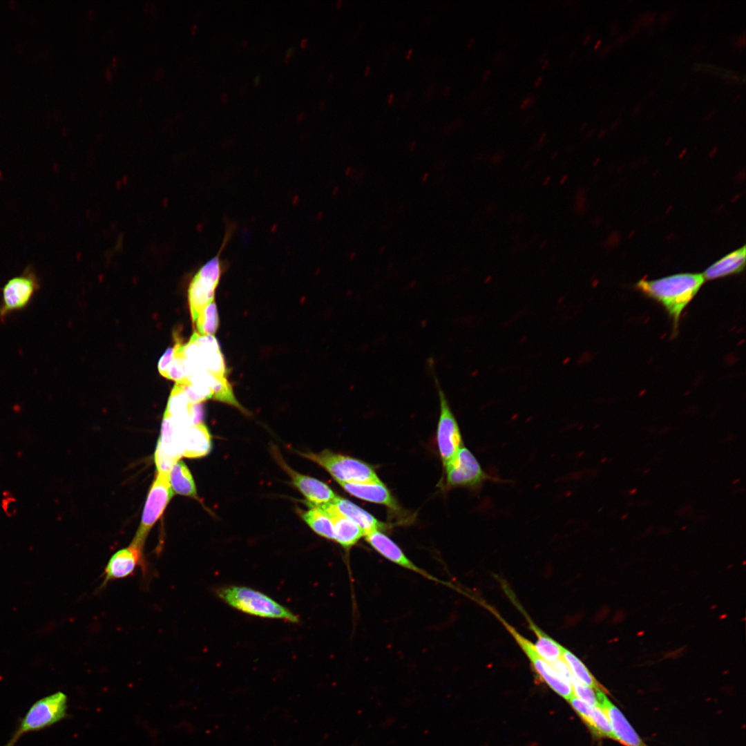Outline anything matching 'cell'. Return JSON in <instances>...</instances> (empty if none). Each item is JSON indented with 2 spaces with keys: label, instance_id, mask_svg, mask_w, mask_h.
Returning <instances> with one entry per match:
<instances>
[{
  "label": "cell",
  "instance_id": "obj_1",
  "mask_svg": "<svg viewBox=\"0 0 746 746\" xmlns=\"http://www.w3.org/2000/svg\"><path fill=\"white\" fill-rule=\"evenodd\" d=\"M702 274L681 273L655 280L642 279L636 288L661 304L673 322L677 332L682 311L696 295L705 282Z\"/></svg>",
  "mask_w": 746,
  "mask_h": 746
},
{
  "label": "cell",
  "instance_id": "obj_2",
  "mask_svg": "<svg viewBox=\"0 0 746 746\" xmlns=\"http://www.w3.org/2000/svg\"><path fill=\"white\" fill-rule=\"evenodd\" d=\"M175 345L183 363L184 384L200 376L226 377L224 358L213 335H201L195 332L186 344L177 341Z\"/></svg>",
  "mask_w": 746,
  "mask_h": 746
},
{
  "label": "cell",
  "instance_id": "obj_3",
  "mask_svg": "<svg viewBox=\"0 0 746 746\" xmlns=\"http://www.w3.org/2000/svg\"><path fill=\"white\" fill-rule=\"evenodd\" d=\"M216 595L231 607L242 613L268 619L298 623L299 617L266 594L244 586L217 588Z\"/></svg>",
  "mask_w": 746,
  "mask_h": 746
},
{
  "label": "cell",
  "instance_id": "obj_4",
  "mask_svg": "<svg viewBox=\"0 0 746 746\" xmlns=\"http://www.w3.org/2000/svg\"><path fill=\"white\" fill-rule=\"evenodd\" d=\"M232 227L227 229L222 245L217 254L207 261L193 276L188 287V301L193 323L202 311L212 301L225 267L221 255L229 242Z\"/></svg>",
  "mask_w": 746,
  "mask_h": 746
},
{
  "label": "cell",
  "instance_id": "obj_5",
  "mask_svg": "<svg viewBox=\"0 0 746 746\" xmlns=\"http://www.w3.org/2000/svg\"><path fill=\"white\" fill-rule=\"evenodd\" d=\"M300 456L317 463L338 483H381L374 470L367 463L329 450L320 452H301Z\"/></svg>",
  "mask_w": 746,
  "mask_h": 746
},
{
  "label": "cell",
  "instance_id": "obj_6",
  "mask_svg": "<svg viewBox=\"0 0 746 746\" xmlns=\"http://www.w3.org/2000/svg\"><path fill=\"white\" fill-rule=\"evenodd\" d=\"M67 696L57 691L37 700L21 720L17 728L3 746H15L26 733L47 728L66 718Z\"/></svg>",
  "mask_w": 746,
  "mask_h": 746
},
{
  "label": "cell",
  "instance_id": "obj_7",
  "mask_svg": "<svg viewBox=\"0 0 746 746\" xmlns=\"http://www.w3.org/2000/svg\"><path fill=\"white\" fill-rule=\"evenodd\" d=\"M173 495L169 472H157L149 492L139 528L130 544L131 546L143 553L149 533L162 516Z\"/></svg>",
  "mask_w": 746,
  "mask_h": 746
},
{
  "label": "cell",
  "instance_id": "obj_8",
  "mask_svg": "<svg viewBox=\"0 0 746 746\" xmlns=\"http://www.w3.org/2000/svg\"><path fill=\"white\" fill-rule=\"evenodd\" d=\"M39 288V278L30 265L10 278L1 289L0 321L4 323L11 314L26 309Z\"/></svg>",
  "mask_w": 746,
  "mask_h": 746
},
{
  "label": "cell",
  "instance_id": "obj_9",
  "mask_svg": "<svg viewBox=\"0 0 746 746\" xmlns=\"http://www.w3.org/2000/svg\"><path fill=\"white\" fill-rule=\"evenodd\" d=\"M432 376L437 389L440 414L437 431L439 454L445 466L463 446L459 425L453 415L436 374Z\"/></svg>",
  "mask_w": 746,
  "mask_h": 746
},
{
  "label": "cell",
  "instance_id": "obj_10",
  "mask_svg": "<svg viewBox=\"0 0 746 746\" xmlns=\"http://www.w3.org/2000/svg\"><path fill=\"white\" fill-rule=\"evenodd\" d=\"M444 466L448 486L476 488L491 479L472 452L463 446Z\"/></svg>",
  "mask_w": 746,
  "mask_h": 746
},
{
  "label": "cell",
  "instance_id": "obj_11",
  "mask_svg": "<svg viewBox=\"0 0 746 746\" xmlns=\"http://www.w3.org/2000/svg\"><path fill=\"white\" fill-rule=\"evenodd\" d=\"M184 428L173 418L164 415L155 452L157 472H170L172 466L182 456V432Z\"/></svg>",
  "mask_w": 746,
  "mask_h": 746
},
{
  "label": "cell",
  "instance_id": "obj_12",
  "mask_svg": "<svg viewBox=\"0 0 746 746\" xmlns=\"http://www.w3.org/2000/svg\"><path fill=\"white\" fill-rule=\"evenodd\" d=\"M488 609L502 623L507 631L514 638L530 662L531 666L539 677L555 692L560 693L566 687L564 678L544 660L537 652L534 644L520 634L513 627L509 624L493 608L486 605Z\"/></svg>",
  "mask_w": 746,
  "mask_h": 746
},
{
  "label": "cell",
  "instance_id": "obj_13",
  "mask_svg": "<svg viewBox=\"0 0 746 746\" xmlns=\"http://www.w3.org/2000/svg\"><path fill=\"white\" fill-rule=\"evenodd\" d=\"M274 455L278 464L291 478L293 485L306 498L309 506L331 504L336 499L338 496L326 484L295 471L286 463L276 450L274 452Z\"/></svg>",
  "mask_w": 746,
  "mask_h": 746
},
{
  "label": "cell",
  "instance_id": "obj_14",
  "mask_svg": "<svg viewBox=\"0 0 746 746\" xmlns=\"http://www.w3.org/2000/svg\"><path fill=\"white\" fill-rule=\"evenodd\" d=\"M597 706L609 721L613 739L625 746H646L620 709L606 696L604 691H596Z\"/></svg>",
  "mask_w": 746,
  "mask_h": 746
},
{
  "label": "cell",
  "instance_id": "obj_15",
  "mask_svg": "<svg viewBox=\"0 0 746 746\" xmlns=\"http://www.w3.org/2000/svg\"><path fill=\"white\" fill-rule=\"evenodd\" d=\"M364 537H365L366 542L377 553L389 561L408 570L415 572L430 580L448 585V584L438 580L427 573L425 570L417 566L404 554L400 547L394 541L380 530L369 533Z\"/></svg>",
  "mask_w": 746,
  "mask_h": 746
},
{
  "label": "cell",
  "instance_id": "obj_16",
  "mask_svg": "<svg viewBox=\"0 0 746 746\" xmlns=\"http://www.w3.org/2000/svg\"><path fill=\"white\" fill-rule=\"evenodd\" d=\"M164 415L173 418L183 427H189L200 422L202 408L201 403H193L183 385L176 383L171 392Z\"/></svg>",
  "mask_w": 746,
  "mask_h": 746
},
{
  "label": "cell",
  "instance_id": "obj_17",
  "mask_svg": "<svg viewBox=\"0 0 746 746\" xmlns=\"http://www.w3.org/2000/svg\"><path fill=\"white\" fill-rule=\"evenodd\" d=\"M138 566L144 568L143 553L131 545L117 551L111 557L105 567L104 578L100 587L104 588L110 581L133 575Z\"/></svg>",
  "mask_w": 746,
  "mask_h": 746
},
{
  "label": "cell",
  "instance_id": "obj_18",
  "mask_svg": "<svg viewBox=\"0 0 746 746\" xmlns=\"http://www.w3.org/2000/svg\"><path fill=\"white\" fill-rule=\"evenodd\" d=\"M318 507L323 510L332 519L334 541L344 548L348 550L365 536L364 531L350 519L339 513L332 503Z\"/></svg>",
  "mask_w": 746,
  "mask_h": 746
},
{
  "label": "cell",
  "instance_id": "obj_19",
  "mask_svg": "<svg viewBox=\"0 0 746 746\" xmlns=\"http://www.w3.org/2000/svg\"><path fill=\"white\" fill-rule=\"evenodd\" d=\"M182 456L200 458L206 456L211 449V434L207 427L199 422L186 427L182 432Z\"/></svg>",
  "mask_w": 746,
  "mask_h": 746
},
{
  "label": "cell",
  "instance_id": "obj_20",
  "mask_svg": "<svg viewBox=\"0 0 746 746\" xmlns=\"http://www.w3.org/2000/svg\"><path fill=\"white\" fill-rule=\"evenodd\" d=\"M348 493L363 500L397 509V504L385 485L381 483H338Z\"/></svg>",
  "mask_w": 746,
  "mask_h": 746
},
{
  "label": "cell",
  "instance_id": "obj_21",
  "mask_svg": "<svg viewBox=\"0 0 746 746\" xmlns=\"http://www.w3.org/2000/svg\"><path fill=\"white\" fill-rule=\"evenodd\" d=\"M332 504L339 513L359 526L364 531L365 535L386 527L385 524L347 499L338 496Z\"/></svg>",
  "mask_w": 746,
  "mask_h": 746
},
{
  "label": "cell",
  "instance_id": "obj_22",
  "mask_svg": "<svg viewBox=\"0 0 746 746\" xmlns=\"http://www.w3.org/2000/svg\"><path fill=\"white\" fill-rule=\"evenodd\" d=\"M746 249L743 245L723 256L702 273L705 280H714L738 274L745 266Z\"/></svg>",
  "mask_w": 746,
  "mask_h": 746
},
{
  "label": "cell",
  "instance_id": "obj_23",
  "mask_svg": "<svg viewBox=\"0 0 746 746\" xmlns=\"http://www.w3.org/2000/svg\"><path fill=\"white\" fill-rule=\"evenodd\" d=\"M169 483L175 493L198 499L193 478L182 461L178 460L172 466L169 472Z\"/></svg>",
  "mask_w": 746,
  "mask_h": 746
},
{
  "label": "cell",
  "instance_id": "obj_24",
  "mask_svg": "<svg viewBox=\"0 0 746 746\" xmlns=\"http://www.w3.org/2000/svg\"><path fill=\"white\" fill-rule=\"evenodd\" d=\"M303 521L318 535L334 541V533L332 519L325 512L318 506H310L300 513Z\"/></svg>",
  "mask_w": 746,
  "mask_h": 746
},
{
  "label": "cell",
  "instance_id": "obj_25",
  "mask_svg": "<svg viewBox=\"0 0 746 746\" xmlns=\"http://www.w3.org/2000/svg\"><path fill=\"white\" fill-rule=\"evenodd\" d=\"M562 658L577 680L596 691L604 690L603 687L596 680L584 664L571 651L564 647L562 648Z\"/></svg>",
  "mask_w": 746,
  "mask_h": 746
},
{
  "label": "cell",
  "instance_id": "obj_26",
  "mask_svg": "<svg viewBox=\"0 0 746 746\" xmlns=\"http://www.w3.org/2000/svg\"><path fill=\"white\" fill-rule=\"evenodd\" d=\"M194 324L198 334L214 336L219 325V317L215 300L211 302L202 311Z\"/></svg>",
  "mask_w": 746,
  "mask_h": 746
},
{
  "label": "cell",
  "instance_id": "obj_27",
  "mask_svg": "<svg viewBox=\"0 0 746 746\" xmlns=\"http://www.w3.org/2000/svg\"><path fill=\"white\" fill-rule=\"evenodd\" d=\"M584 722L597 736L613 739L608 718L599 706L592 707L590 715Z\"/></svg>",
  "mask_w": 746,
  "mask_h": 746
},
{
  "label": "cell",
  "instance_id": "obj_28",
  "mask_svg": "<svg viewBox=\"0 0 746 746\" xmlns=\"http://www.w3.org/2000/svg\"><path fill=\"white\" fill-rule=\"evenodd\" d=\"M569 682L572 687L573 694H575V697L591 706L597 705L596 690L580 682L573 674L570 677Z\"/></svg>",
  "mask_w": 746,
  "mask_h": 746
},
{
  "label": "cell",
  "instance_id": "obj_29",
  "mask_svg": "<svg viewBox=\"0 0 746 746\" xmlns=\"http://www.w3.org/2000/svg\"><path fill=\"white\" fill-rule=\"evenodd\" d=\"M571 707L584 721L590 715L593 706L573 696L568 700Z\"/></svg>",
  "mask_w": 746,
  "mask_h": 746
},
{
  "label": "cell",
  "instance_id": "obj_30",
  "mask_svg": "<svg viewBox=\"0 0 746 746\" xmlns=\"http://www.w3.org/2000/svg\"><path fill=\"white\" fill-rule=\"evenodd\" d=\"M745 46V32H743L742 34V35L740 36L736 39V44H735V48H738V49H741V48H744Z\"/></svg>",
  "mask_w": 746,
  "mask_h": 746
},
{
  "label": "cell",
  "instance_id": "obj_31",
  "mask_svg": "<svg viewBox=\"0 0 746 746\" xmlns=\"http://www.w3.org/2000/svg\"><path fill=\"white\" fill-rule=\"evenodd\" d=\"M294 50H295L294 46H291V47L289 48L288 49H287V50L285 52V59L286 61H287L290 59V57H291L293 52H294Z\"/></svg>",
  "mask_w": 746,
  "mask_h": 746
},
{
  "label": "cell",
  "instance_id": "obj_32",
  "mask_svg": "<svg viewBox=\"0 0 746 746\" xmlns=\"http://www.w3.org/2000/svg\"><path fill=\"white\" fill-rule=\"evenodd\" d=\"M105 76L106 79L108 81L111 80L113 77V73L111 68L109 66H107L105 70Z\"/></svg>",
  "mask_w": 746,
  "mask_h": 746
},
{
  "label": "cell",
  "instance_id": "obj_33",
  "mask_svg": "<svg viewBox=\"0 0 746 746\" xmlns=\"http://www.w3.org/2000/svg\"><path fill=\"white\" fill-rule=\"evenodd\" d=\"M260 75L258 74L254 79V85H256V86L258 85L259 83H260Z\"/></svg>",
  "mask_w": 746,
  "mask_h": 746
},
{
  "label": "cell",
  "instance_id": "obj_34",
  "mask_svg": "<svg viewBox=\"0 0 746 746\" xmlns=\"http://www.w3.org/2000/svg\"><path fill=\"white\" fill-rule=\"evenodd\" d=\"M428 177H429V173H428V172H425V173H424L423 174V175L421 176V181H422L423 182H427V180H428Z\"/></svg>",
  "mask_w": 746,
  "mask_h": 746
},
{
  "label": "cell",
  "instance_id": "obj_35",
  "mask_svg": "<svg viewBox=\"0 0 746 746\" xmlns=\"http://www.w3.org/2000/svg\"><path fill=\"white\" fill-rule=\"evenodd\" d=\"M118 61H119V59L117 57H113V59H112V66H116L117 65V64H118Z\"/></svg>",
  "mask_w": 746,
  "mask_h": 746
},
{
  "label": "cell",
  "instance_id": "obj_36",
  "mask_svg": "<svg viewBox=\"0 0 746 746\" xmlns=\"http://www.w3.org/2000/svg\"><path fill=\"white\" fill-rule=\"evenodd\" d=\"M394 94H393V93H390V94L389 95V97H388V100H387L388 103V104H390V103H392V102H393V100H394Z\"/></svg>",
  "mask_w": 746,
  "mask_h": 746
},
{
  "label": "cell",
  "instance_id": "obj_37",
  "mask_svg": "<svg viewBox=\"0 0 746 746\" xmlns=\"http://www.w3.org/2000/svg\"><path fill=\"white\" fill-rule=\"evenodd\" d=\"M640 108H641V107H640V106H639V105H638V106H636V107H635V108L633 109V113H632V115H636V114H637V113H638V112L640 111Z\"/></svg>",
  "mask_w": 746,
  "mask_h": 746
},
{
  "label": "cell",
  "instance_id": "obj_38",
  "mask_svg": "<svg viewBox=\"0 0 746 746\" xmlns=\"http://www.w3.org/2000/svg\"><path fill=\"white\" fill-rule=\"evenodd\" d=\"M307 42H308V40H307V39H303V40L301 41V43H300V46H301V47H302V48H305V46L307 45Z\"/></svg>",
  "mask_w": 746,
  "mask_h": 746
},
{
  "label": "cell",
  "instance_id": "obj_39",
  "mask_svg": "<svg viewBox=\"0 0 746 746\" xmlns=\"http://www.w3.org/2000/svg\"><path fill=\"white\" fill-rule=\"evenodd\" d=\"M714 114H715V111H712L711 112H710L708 114V115L706 117L705 120H708L710 118H711L714 116Z\"/></svg>",
  "mask_w": 746,
  "mask_h": 746
},
{
  "label": "cell",
  "instance_id": "obj_40",
  "mask_svg": "<svg viewBox=\"0 0 746 746\" xmlns=\"http://www.w3.org/2000/svg\"><path fill=\"white\" fill-rule=\"evenodd\" d=\"M415 146H416V142L414 141L412 142L410 146H409L410 150L411 151H413L414 149Z\"/></svg>",
  "mask_w": 746,
  "mask_h": 746
},
{
  "label": "cell",
  "instance_id": "obj_41",
  "mask_svg": "<svg viewBox=\"0 0 746 746\" xmlns=\"http://www.w3.org/2000/svg\"><path fill=\"white\" fill-rule=\"evenodd\" d=\"M412 52V48H410V49H409V50H408V52H407V54H406V56H405V57H406V59H410V55H411Z\"/></svg>",
  "mask_w": 746,
  "mask_h": 746
},
{
  "label": "cell",
  "instance_id": "obj_42",
  "mask_svg": "<svg viewBox=\"0 0 746 746\" xmlns=\"http://www.w3.org/2000/svg\"><path fill=\"white\" fill-rule=\"evenodd\" d=\"M356 256V252L355 251H352L350 253V260H354Z\"/></svg>",
  "mask_w": 746,
  "mask_h": 746
},
{
  "label": "cell",
  "instance_id": "obj_43",
  "mask_svg": "<svg viewBox=\"0 0 746 746\" xmlns=\"http://www.w3.org/2000/svg\"><path fill=\"white\" fill-rule=\"evenodd\" d=\"M370 69H371V67L370 66H366V68L365 69V71H364V75H367V74L369 73Z\"/></svg>",
  "mask_w": 746,
  "mask_h": 746
},
{
  "label": "cell",
  "instance_id": "obj_44",
  "mask_svg": "<svg viewBox=\"0 0 746 746\" xmlns=\"http://www.w3.org/2000/svg\"><path fill=\"white\" fill-rule=\"evenodd\" d=\"M196 30H197V26H196L195 24L193 25V26H191V32H192L193 34V33H195V32H196Z\"/></svg>",
  "mask_w": 746,
  "mask_h": 746
},
{
  "label": "cell",
  "instance_id": "obj_45",
  "mask_svg": "<svg viewBox=\"0 0 746 746\" xmlns=\"http://www.w3.org/2000/svg\"><path fill=\"white\" fill-rule=\"evenodd\" d=\"M624 41V36H622V37H620V38L619 39H618V41H617L615 42V44H617L618 46V45H621V44H622V43H621V41Z\"/></svg>",
  "mask_w": 746,
  "mask_h": 746
},
{
  "label": "cell",
  "instance_id": "obj_46",
  "mask_svg": "<svg viewBox=\"0 0 746 746\" xmlns=\"http://www.w3.org/2000/svg\"><path fill=\"white\" fill-rule=\"evenodd\" d=\"M351 171H352V168H351V167H350V166H348V167H347V168L346 169V170H345V175H346L347 176L350 175V174Z\"/></svg>",
  "mask_w": 746,
  "mask_h": 746
},
{
  "label": "cell",
  "instance_id": "obj_47",
  "mask_svg": "<svg viewBox=\"0 0 746 746\" xmlns=\"http://www.w3.org/2000/svg\"><path fill=\"white\" fill-rule=\"evenodd\" d=\"M619 124H620V119H618V120H616V121H615V122H614V123H613V124L611 125V128H615V127H616V126H618V125Z\"/></svg>",
  "mask_w": 746,
  "mask_h": 746
},
{
  "label": "cell",
  "instance_id": "obj_48",
  "mask_svg": "<svg viewBox=\"0 0 746 746\" xmlns=\"http://www.w3.org/2000/svg\"><path fill=\"white\" fill-rule=\"evenodd\" d=\"M385 250V247L384 246L381 247V248H380V249H379V254L380 255H382V254H383L384 253Z\"/></svg>",
  "mask_w": 746,
  "mask_h": 746
},
{
  "label": "cell",
  "instance_id": "obj_49",
  "mask_svg": "<svg viewBox=\"0 0 746 746\" xmlns=\"http://www.w3.org/2000/svg\"><path fill=\"white\" fill-rule=\"evenodd\" d=\"M601 41H602V39H599L597 41V43L595 44V46L594 47L595 49H597L599 47L600 44H601Z\"/></svg>",
  "mask_w": 746,
  "mask_h": 746
},
{
  "label": "cell",
  "instance_id": "obj_50",
  "mask_svg": "<svg viewBox=\"0 0 746 746\" xmlns=\"http://www.w3.org/2000/svg\"><path fill=\"white\" fill-rule=\"evenodd\" d=\"M449 90H450V88H449V87H446V88H444L443 91V93L444 95H447V94L448 93Z\"/></svg>",
  "mask_w": 746,
  "mask_h": 746
},
{
  "label": "cell",
  "instance_id": "obj_51",
  "mask_svg": "<svg viewBox=\"0 0 746 746\" xmlns=\"http://www.w3.org/2000/svg\"><path fill=\"white\" fill-rule=\"evenodd\" d=\"M342 3H343V1H342V0H338V1L336 2V6H337L338 8H339V7H341V4H342Z\"/></svg>",
  "mask_w": 746,
  "mask_h": 746
},
{
  "label": "cell",
  "instance_id": "obj_52",
  "mask_svg": "<svg viewBox=\"0 0 746 746\" xmlns=\"http://www.w3.org/2000/svg\"><path fill=\"white\" fill-rule=\"evenodd\" d=\"M325 106V102H324V101H323V102H322L321 103V105H320V108H321L322 109V108H323V106Z\"/></svg>",
  "mask_w": 746,
  "mask_h": 746
},
{
  "label": "cell",
  "instance_id": "obj_53",
  "mask_svg": "<svg viewBox=\"0 0 746 746\" xmlns=\"http://www.w3.org/2000/svg\"><path fill=\"white\" fill-rule=\"evenodd\" d=\"M732 77H733L734 79H735L736 80L739 79L737 75H733Z\"/></svg>",
  "mask_w": 746,
  "mask_h": 746
},
{
  "label": "cell",
  "instance_id": "obj_54",
  "mask_svg": "<svg viewBox=\"0 0 746 746\" xmlns=\"http://www.w3.org/2000/svg\"><path fill=\"white\" fill-rule=\"evenodd\" d=\"M740 96H741V94H739V95H738L737 96V97L736 98V99H734V102H736V100H737V99H738V98H739V97H740Z\"/></svg>",
  "mask_w": 746,
  "mask_h": 746
},
{
  "label": "cell",
  "instance_id": "obj_55",
  "mask_svg": "<svg viewBox=\"0 0 746 746\" xmlns=\"http://www.w3.org/2000/svg\"><path fill=\"white\" fill-rule=\"evenodd\" d=\"M589 38H590V35H589V36H588V37H586V39H585L584 44H585V43H587V41H588V40L589 39Z\"/></svg>",
  "mask_w": 746,
  "mask_h": 746
},
{
  "label": "cell",
  "instance_id": "obj_56",
  "mask_svg": "<svg viewBox=\"0 0 746 746\" xmlns=\"http://www.w3.org/2000/svg\"><path fill=\"white\" fill-rule=\"evenodd\" d=\"M332 77H333V75H332V74H330V75H329V79H328V81H329V79H331L332 78Z\"/></svg>",
  "mask_w": 746,
  "mask_h": 746
}]
</instances>
